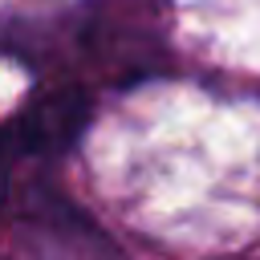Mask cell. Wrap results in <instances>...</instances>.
<instances>
[{"instance_id": "6da1fadb", "label": "cell", "mask_w": 260, "mask_h": 260, "mask_svg": "<svg viewBox=\"0 0 260 260\" xmlns=\"http://www.w3.org/2000/svg\"><path fill=\"white\" fill-rule=\"evenodd\" d=\"M85 122V98L81 93H53L49 102H41L37 110L24 114V122L16 126V142L24 146H61L69 142Z\"/></svg>"}, {"instance_id": "7a4b0ae2", "label": "cell", "mask_w": 260, "mask_h": 260, "mask_svg": "<svg viewBox=\"0 0 260 260\" xmlns=\"http://www.w3.org/2000/svg\"><path fill=\"white\" fill-rule=\"evenodd\" d=\"M0 191H4V150H0Z\"/></svg>"}]
</instances>
